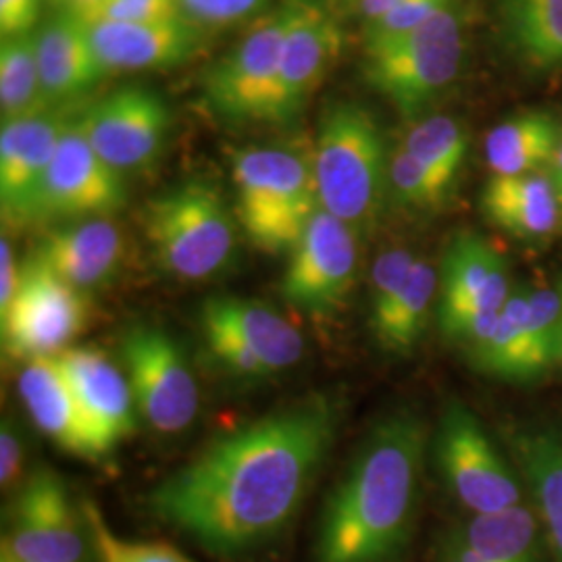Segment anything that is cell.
Masks as SVG:
<instances>
[{"label":"cell","instance_id":"obj_1","mask_svg":"<svg viewBox=\"0 0 562 562\" xmlns=\"http://www.w3.org/2000/svg\"><path fill=\"white\" fill-rule=\"evenodd\" d=\"M340 402L313 394L225 434L146 496L150 515L222 559L273 542L336 442Z\"/></svg>","mask_w":562,"mask_h":562},{"label":"cell","instance_id":"obj_2","mask_svg":"<svg viewBox=\"0 0 562 562\" xmlns=\"http://www.w3.org/2000/svg\"><path fill=\"white\" fill-rule=\"evenodd\" d=\"M427 429L411 408L375 423L323 508L315 562H392L415 521Z\"/></svg>","mask_w":562,"mask_h":562},{"label":"cell","instance_id":"obj_3","mask_svg":"<svg viewBox=\"0 0 562 562\" xmlns=\"http://www.w3.org/2000/svg\"><path fill=\"white\" fill-rule=\"evenodd\" d=\"M229 167L234 213L248 241L267 255L290 252L322 209L313 146H248L234 150Z\"/></svg>","mask_w":562,"mask_h":562},{"label":"cell","instance_id":"obj_4","mask_svg":"<svg viewBox=\"0 0 562 562\" xmlns=\"http://www.w3.org/2000/svg\"><path fill=\"white\" fill-rule=\"evenodd\" d=\"M387 162L382 130L355 102H338L323 113L313 144L319 204L357 234L371 229L387 199Z\"/></svg>","mask_w":562,"mask_h":562},{"label":"cell","instance_id":"obj_5","mask_svg":"<svg viewBox=\"0 0 562 562\" xmlns=\"http://www.w3.org/2000/svg\"><path fill=\"white\" fill-rule=\"evenodd\" d=\"M142 229L155 261L176 280H211L236 255V213L209 181H183L150 199Z\"/></svg>","mask_w":562,"mask_h":562},{"label":"cell","instance_id":"obj_6","mask_svg":"<svg viewBox=\"0 0 562 562\" xmlns=\"http://www.w3.org/2000/svg\"><path fill=\"white\" fill-rule=\"evenodd\" d=\"M464 30L457 7L401 38L364 44L362 74L404 117H417L457 80Z\"/></svg>","mask_w":562,"mask_h":562},{"label":"cell","instance_id":"obj_7","mask_svg":"<svg viewBox=\"0 0 562 562\" xmlns=\"http://www.w3.org/2000/svg\"><path fill=\"white\" fill-rule=\"evenodd\" d=\"M508 294L501 252L475 232L457 234L440 269L436 317L443 336L473 352L492 336Z\"/></svg>","mask_w":562,"mask_h":562},{"label":"cell","instance_id":"obj_8","mask_svg":"<svg viewBox=\"0 0 562 562\" xmlns=\"http://www.w3.org/2000/svg\"><path fill=\"white\" fill-rule=\"evenodd\" d=\"M4 525L0 557L11 562H86L94 550L83 506L48 467L13 492Z\"/></svg>","mask_w":562,"mask_h":562},{"label":"cell","instance_id":"obj_9","mask_svg":"<svg viewBox=\"0 0 562 562\" xmlns=\"http://www.w3.org/2000/svg\"><path fill=\"white\" fill-rule=\"evenodd\" d=\"M88 323L86 294L32 255L21 262L20 288L0 313L2 350L15 361L60 357Z\"/></svg>","mask_w":562,"mask_h":562},{"label":"cell","instance_id":"obj_10","mask_svg":"<svg viewBox=\"0 0 562 562\" xmlns=\"http://www.w3.org/2000/svg\"><path fill=\"white\" fill-rule=\"evenodd\" d=\"M120 352L146 425L162 436H176L190 427L199 415L201 396L180 344L161 327L140 323L121 336Z\"/></svg>","mask_w":562,"mask_h":562},{"label":"cell","instance_id":"obj_11","mask_svg":"<svg viewBox=\"0 0 562 562\" xmlns=\"http://www.w3.org/2000/svg\"><path fill=\"white\" fill-rule=\"evenodd\" d=\"M290 18L288 2L213 65L204 80V101L213 113L232 123H276L281 46Z\"/></svg>","mask_w":562,"mask_h":562},{"label":"cell","instance_id":"obj_12","mask_svg":"<svg viewBox=\"0 0 562 562\" xmlns=\"http://www.w3.org/2000/svg\"><path fill=\"white\" fill-rule=\"evenodd\" d=\"M436 459L448 487L473 515L503 513L521 504V487L510 464L461 401L448 402L442 411Z\"/></svg>","mask_w":562,"mask_h":562},{"label":"cell","instance_id":"obj_13","mask_svg":"<svg viewBox=\"0 0 562 562\" xmlns=\"http://www.w3.org/2000/svg\"><path fill=\"white\" fill-rule=\"evenodd\" d=\"M357 232L319 209L290 250L281 296L292 308L327 317L348 301L359 265Z\"/></svg>","mask_w":562,"mask_h":562},{"label":"cell","instance_id":"obj_14","mask_svg":"<svg viewBox=\"0 0 562 562\" xmlns=\"http://www.w3.org/2000/svg\"><path fill=\"white\" fill-rule=\"evenodd\" d=\"M83 136L121 176L153 167L171 127V113L161 94L127 86L94 102L78 117Z\"/></svg>","mask_w":562,"mask_h":562},{"label":"cell","instance_id":"obj_15","mask_svg":"<svg viewBox=\"0 0 562 562\" xmlns=\"http://www.w3.org/2000/svg\"><path fill=\"white\" fill-rule=\"evenodd\" d=\"M69 123L63 113L9 121L0 130V211L13 229L44 220V190L60 136Z\"/></svg>","mask_w":562,"mask_h":562},{"label":"cell","instance_id":"obj_16","mask_svg":"<svg viewBox=\"0 0 562 562\" xmlns=\"http://www.w3.org/2000/svg\"><path fill=\"white\" fill-rule=\"evenodd\" d=\"M127 201L125 183L69 120L50 162L44 190V220L111 217Z\"/></svg>","mask_w":562,"mask_h":562},{"label":"cell","instance_id":"obj_17","mask_svg":"<svg viewBox=\"0 0 562 562\" xmlns=\"http://www.w3.org/2000/svg\"><path fill=\"white\" fill-rule=\"evenodd\" d=\"M292 18L281 46L280 90L276 123L296 120L302 106L319 90L341 48L338 23L322 7L292 0Z\"/></svg>","mask_w":562,"mask_h":562},{"label":"cell","instance_id":"obj_18","mask_svg":"<svg viewBox=\"0 0 562 562\" xmlns=\"http://www.w3.org/2000/svg\"><path fill=\"white\" fill-rule=\"evenodd\" d=\"M106 74L171 69L201 48L202 27L186 18L144 23H88Z\"/></svg>","mask_w":562,"mask_h":562},{"label":"cell","instance_id":"obj_19","mask_svg":"<svg viewBox=\"0 0 562 562\" xmlns=\"http://www.w3.org/2000/svg\"><path fill=\"white\" fill-rule=\"evenodd\" d=\"M18 390L32 422L60 450L86 461L109 454L86 419L59 357L23 362Z\"/></svg>","mask_w":562,"mask_h":562},{"label":"cell","instance_id":"obj_20","mask_svg":"<svg viewBox=\"0 0 562 562\" xmlns=\"http://www.w3.org/2000/svg\"><path fill=\"white\" fill-rule=\"evenodd\" d=\"M81 411L104 450L113 448L136 431L138 408L125 371L99 348H69L59 357Z\"/></svg>","mask_w":562,"mask_h":562},{"label":"cell","instance_id":"obj_21","mask_svg":"<svg viewBox=\"0 0 562 562\" xmlns=\"http://www.w3.org/2000/svg\"><path fill=\"white\" fill-rule=\"evenodd\" d=\"M123 255V234L117 223L109 217L55 227L32 252L34 259L83 294L113 280L120 271Z\"/></svg>","mask_w":562,"mask_h":562},{"label":"cell","instance_id":"obj_22","mask_svg":"<svg viewBox=\"0 0 562 562\" xmlns=\"http://www.w3.org/2000/svg\"><path fill=\"white\" fill-rule=\"evenodd\" d=\"M201 323L229 334L261 362L269 378L292 369L304 357L301 331L265 302L213 296L202 304Z\"/></svg>","mask_w":562,"mask_h":562},{"label":"cell","instance_id":"obj_23","mask_svg":"<svg viewBox=\"0 0 562 562\" xmlns=\"http://www.w3.org/2000/svg\"><path fill=\"white\" fill-rule=\"evenodd\" d=\"M34 36L42 88L53 106L78 99L106 76L90 27L76 13L63 11L41 25Z\"/></svg>","mask_w":562,"mask_h":562},{"label":"cell","instance_id":"obj_24","mask_svg":"<svg viewBox=\"0 0 562 562\" xmlns=\"http://www.w3.org/2000/svg\"><path fill=\"white\" fill-rule=\"evenodd\" d=\"M487 222L527 241L550 238L562 220V206L548 171L492 176L482 194Z\"/></svg>","mask_w":562,"mask_h":562},{"label":"cell","instance_id":"obj_25","mask_svg":"<svg viewBox=\"0 0 562 562\" xmlns=\"http://www.w3.org/2000/svg\"><path fill=\"white\" fill-rule=\"evenodd\" d=\"M440 562H538V525L531 510L473 515L446 536Z\"/></svg>","mask_w":562,"mask_h":562},{"label":"cell","instance_id":"obj_26","mask_svg":"<svg viewBox=\"0 0 562 562\" xmlns=\"http://www.w3.org/2000/svg\"><path fill=\"white\" fill-rule=\"evenodd\" d=\"M508 443L540 508L554 554L562 562V434L550 425H519Z\"/></svg>","mask_w":562,"mask_h":562},{"label":"cell","instance_id":"obj_27","mask_svg":"<svg viewBox=\"0 0 562 562\" xmlns=\"http://www.w3.org/2000/svg\"><path fill=\"white\" fill-rule=\"evenodd\" d=\"M561 127L543 111H527L494 125L485 136V162L492 176L548 171L561 146Z\"/></svg>","mask_w":562,"mask_h":562},{"label":"cell","instance_id":"obj_28","mask_svg":"<svg viewBox=\"0 0 562 562\" xmlns=\"http://www.w3.org/2000/svg\"><path fill=\"white\" fill-rule=\"evenodd\" d=\"M440 278L434 265L417 259L398 294L369 317L373 336L385 352L408 355L422 340L434 304H438Z\"/></svg>","mask_w":562,"mask_h":562},{"label":"cell","instance_id":"obj_29","mask_svg":"<svg viewBox=\"0 0 562 562\" xmlns=\"http://www.w3.org/2000/svg\"><path fill=\"white\" fill-rule=\"evenodd\" d=\"M527 308L529 288L510 290L492 336L469 352L480 371L506 382H531L542 378L529 346Z\"/></svg>","mask_w":562,"mask_h":562},{"label":"cell","instance_id":"obj_30","mask_svg":"<svg viewBox=\"0 0 562 562\" xmlns=\"http://www.w3.org/2000/svg\"><path fill=\"white\" fill-rule=\"evenodd\" d=\"M504 34L536 69L562 67V0H503Z\"/></svg>","mask_w":562,"mask_h":562},{"label":"cell","instance_id":"obj_31","mask_svg":"<svg viewBox=\"0 0 562 562\" xmlns=\"http://www.w3.org/2000/svg\"><path fill=\"white\" fill-rule=\"evenodd\" d=\"M36 34V32H34ZM4 38L0 46V115L2 123L34 120L50 113L53 104L42 88L36 36Z\"/></svg>","mask_w":562,"mask_h":562},{"label":"cell","instance_id":"obj_32","mask_svg":"<svg viewBox=\"0 0 562 562\" xmlns=\"http://www.w3.org/2000/svg\"><path fill=\"white\" fill-rule=\"evenodd\" d=\"M423 167L452 190L469 150V138L461 123L448 115H431L415 123L401 142Z\"/></svg>","mask_w":562,"mask_h":562},{"label":"cell","instance_id":"obj_33","mask_svg":"<svg viewBox=\"0 0 562 562\" xmlns=\"http://www.w3.org/2000/svg\"><path fill=\"white\" fill-rule=\"evenodd\" d=\"M81 506L99 562H194L171 543L125 540L106 525L97 504L86 501Z\"/></svg>","mask_w":562,"mask_h":562},{"label":"cell","instance_id":"obj_34","mask_svg":"<svg viewBox=\"0 0 562 562\" xmlns=\"http://www.w3.org/2000/svg\"><path fill=\"white\" fill-rule=\"evenodd\" d=\"M387 194L404 209L429 211L443 204L450 190L398 144L387 162Z\"/></svg>","mask_w":562,"mask_h":562},{"label":"cell","instance_id":"obj_35","mask_svg":"<svg viewBox=\"0 0 562 562\" xmlns=\"http://www.w3.org/2000/svg\"><path fill=\"white\" fill-rule=\"evenodd\" d=\"M454 4L457 0H402L382 20L364 25V44H382L401 38Z\"/></svg>","mask_w":562,"mask_h":562},{"label":"cell","instance_id":"obj_36","mask_svg":"<svg viewBox=\"0 0 562 562\" xmlns=\"http://www.w3.org/2000/svg\"><path fill=\"white\" fill-rule=\"evenodd\" d=\"M417 257L413 250L394 246L383 250L369 273V317L378 315L408 280Z\"/></svg>","mask_w":562,"mask_h":562},{"label":"cell","instance_id":"obj_37","mask_svg":"<svg viewBox=\"0 0 562 562\" xmlns=\"http://www.w3.org/2000/svg\"><path fill=\"white\" fill-rule=\"evenodd\" d=\"M267 0H180L186 20L201 27H222L257 13Z\"/></svg>","mask_w":562,"mask_h":562},{"label":"cell","instance_id":"obj_38","mask_svg":"<svg viewBox=\"0 0 562 562\" xmlns=\"http://www.w3.org/2000/svg\"><path fill=\"white\" fill-rule=\"evenodd\" d=\"M183 18L180 0H109L97 15L86 23H144V21L178 20Z\"/></svg>","mask_w":562,"mask_h":562},{"label":"cell","instance_id":"obj_39","mask_svg":"<svg viewBox=\"0 0 562 562\" xmlns=\"http://www.w3.org/2000/svg\"><path fill=\"white\" fill-rule=\"evenodd\" d=\"M25 480V443L18 423L4 417L0 427V485L4 492H15Z\"/></svg>","mask_w":562,"mask_h":562},{"label":"cell","instance_id":"obj_40","mask_svg":"<svg viewBox=\"0 0 562 562\" xmlns=\"http://www.w3.org/2000/svg\"><path fill=\"white\" fill-rule=\"evenodd\" d=\"M42 0H0V34L15 38L34 34L41 20Z\"/></svg>","mask_w":562,"mask_h":562},{"label":"cell","instance_id":"obj_41","mask_svg":"<svg viewBox=\"0 0 562 562\" xmlns=\"http://www.w3.org/2000/svg\"><path fill=\"white\" fill-rule=\"evenodd\" d=\"M21 265L15 261L13 244L2 234L0 240V313L7 311V306L13 301L18 288H20Z\"/></svg>","mask_w":562,"mask_h":562},{"label":"cell","instance_id":"obj_42","mask_svg":"<svg viewBox=\"0 0 562 562\" xmlns=\"http://www.w3.org/2000/svg\"><path fill=\"white\" fill-rule=\"evenodd\" d=\"M357 2V11L367 23L382 20L383 15H387L392 9H396L402 0H355Z\"/></svg>","mask_w":562,"mask_h":562},{"label":"cell","instance_id":"obj_43","mask_svg":"<svg viewBox=\"0 0 562 562\" xmlns=\"http://www.w3.org/2000/svg\"><path fill=\"white\" fill-rule=\"evenodd\" d=\"M106 2L109 0H63L65 11L76 13L83 21H88L92 15H97Z\"/></svg>","mask_w":562,"mask_h":562},{"label":"cell","instance_id":"obj_44","mask_svg":"<svg viewBox=\"0 0 562 562\" xmlns=\"http://www.w3.org/2000/svg\"><path fill=\"white\" fill-rule=\"evenodd\" d=\"M548 176H550V180H552L554 192H557V196H559V202H561L562 206V142L561 146H559V150H557V155H554V159H552L550 167H548Z\"/></svg>","mask_w":562,"mask_h":562},{"label":"cell","instance_id":"obj_45","mask_svg":"<svg viewBox=\"0 0 562 562\" xmlns=\"http://www.w3.org/2000/svg\"><path fill=\"white\" fill-rule=\"evenodd\" d=\"M0 562H11L9 559H4V557H0Z\"/></svg>","mask_w":562,"mask_h":562},{"label":"cell","instance_id":"obj_46","mask_svg":"<svg viewBox=\"0 0 562 562\" xmlns=\"http://www.w3.org/2000/svg\"><path fill=\"white\" fill-rule=\"evenodd\" d=\"M50 2H55V4H57V2H59V4H63V0H50Z\"/></svg>","mask_w":562,"mask_h":562},{"label":"cell","instance_id":"obj_47","mask_svg":"<svg viewBox=\"0 0 562 562\" xmlns=\"http://www.w3.org/2000/svg\"><path fill=\"white\" fill-rule=\"evenodd\" d=\"M561 361H562V336H561Z\"/></svg>","mask_w":562,"mask_h":562}]
</instances>
